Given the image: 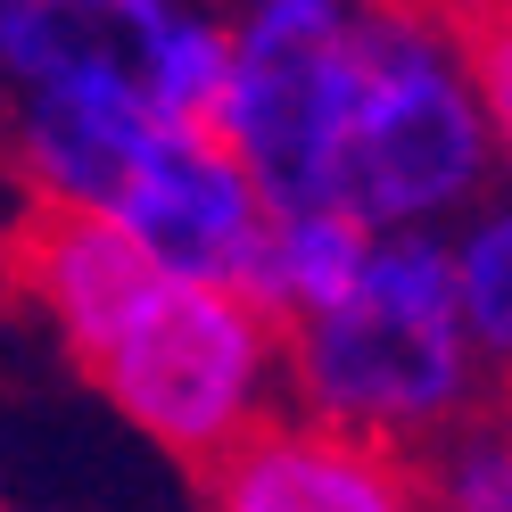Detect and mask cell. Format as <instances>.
<instances>
[{
  "instance_id": "52a82bcc",
  "label": "cell",
  "mask_w": 512,
  "mask_h": 512,
  "mask_svg": "<svg viewBox=\"0 0 512 512\" xmlns=\"http://www.w3.org/2000/svg\"><path fill=\"white\" fill-rule=\"evenodd\" d=\"M207 479V512H438L430 471L405 438H380L356 422H256L223 446Z\"/></svg>"
},
{
  "instance_id": "7c38bea8",
  "label": "cell",
  "mask_w": 512,
  "mask_h": 512,
  "mask_svg": "<svg viewBox=\"0 0 512 512\" xmlns=\"http://www.w3.org/2000/svg\"><path fill=\"white\" fill-rule=\"evenodd\" d=\"M488 405H496L504 422H512V372H496V380H488Z\"/></svg>"
},
{
  "instance_id": "30bf717a",
  "label": "cell",
  "mask_w": 512,
  "mask_h": 512,
  "mask_svg": "<svg viewBox=\"0 0 512 512\" xmlns=\"http://www.w3.org/2000/svg\"><path fill=\"white\" fill-rule=\"evenodd\" d=\"M446 256H455V306L479 364L512 372V207H488Z\"/></svg>"
},
{
  "instance_id": "277c9868",
  "label": "cell",
  "mask_w": 512,
  "mask_h": 512,
  "mask_svg": "<svg viewBox=\"0 0 512 512\" xmlns=\"http://www.w3.org/2000/svg\"><path fill=\"white\" fill-rule=\"evenodd\" d=\"M479 174H488V116H479L455 50L438 42V25L422 9H364L339 207H356L372 232L430 223L463 207Z\"/></svg>"
},
{
  "instance_id": "3957f363",
  "label": "cell",
  "mask_w": 512,
  "mask_h": 512,
  "mask_svg": "<svg viewBox=\"0 0 512 512\" xmlns=\"http://www.w3.org/2000/svg\"><path fill=\"white\" fill-rule=\"evenodd\" d=\"M364 0H248L223 58L215 133L265 207H339V149L356 108Z\"/></svg>"
},
{
  "instance_id": "7a4b0ae2",
  "label": "cell",
  "mask_w": 512,
  "mask_h": 512,
  "mask_svg": "<svg viewBox=\"0 0 512 512\" xmlns=\"http://www.w3.org/2000/svg\"><path fill=\"white\" fill-rule=\"evenodd\" d=\"M75 372L141 438L199 471L265 413V389L281 372V314L232 281H190L157 265L75 356Z\"/></svg>"
},
{
  "instance_id": "4fadbf2b",
  "label": "cell",
  "mask_w": 512,
  "mask_h": 512,
  "mask_svg": "<svg viewBox=\"0 0 512 512\" xmlns=\"http://www.w3.org/2000/svg\"><path fill=\"white\" fill-rule=\"evenodd\" d=\"M364 9H422V0H364Z\"/></svg>"
},
{
  "instance_id": "6da1fadb",
  "label": "cell",
  "mask_w": 512,
  "mask_h": 512,
  "mask_svg": "<svg viewBox=\"0 0 512 512\" xmlns=\"http://www.w3.org/2000/svg\"><path fill=\"white\" fill-rule=\"evenodd\" d=\"M471 356L479 347L455 306V256L413 223L372 232V256L347 281V298L281 314V372L298 405L405 446H422L430 430L479 405Z\"/></svg>"
},
{
  "instance_id": "8fae6325",
  "label": "cell",
  "mask_w": 512,
  "mask_h": 512,
  "mask_svg": "<svg viewBox=\"0 0 512 512\" xmlns=\"http://www.w3.org/2000/svg\"><path fill=\"white\" fill-rule=\"evenodd\" d=\"M438 42L471 75V100L488 116V141L512 157V0H422Z\"/></svg>"
},
{
  "instance_id": "5b68a950",
  "label": "cell",
  "mask_w": 512,
  "mask_h": 512,
  "mask_svg": "<svg viewBox=\"0 0 512 512\" xmlns=\"http://www.w3.org/2000/svg\"><path fill=\"white\" fill-rule=\"evenodd\" d=\"M232 25L182 0H0V91H108L215 124Z\"/></svg>"
},
{
  "instance_id": "8992f818",
  "label": "cell",
  "mask_w": 512,
  "mask_h": 512,
  "mask_svg": "<svg viewBox=\"0 0 512 512\" xmlns=\"http://www.w3.org/2000/svg\"><path fill=\"white\" fill-rule=\"evenodd\" d=\"M100 215H116L166 273L232 281L248 298H256V281H265L273 207H265V190L248 182V166L232 157V141H223L215 124L157 116Z\"/></svg>"
},
{
  "instance_id": "9c48e42d",
  "label": "cell",
  "mask_w": 512,
  "mask_h": 512,
  "mask_svg": "<svg viewBox=\"0 0 512 512\" xmlns=\"http://www.w3.org/2000/svg\"><path fill=\"white\" fill-rule=\"evenodd\" d=\"M413 455L430 471L438 512H512V422L488 397L471 413H455L446 430H430Z\"/></svg>"
},
{
  "instance_id": "ba28073f",
  "label": "cell",
  "mask_w": 512,
  "mask_h": 512,
  "mask_svg": "<svg viewBox=\"0 0 512 512\" xmlns=\"http://www.w3.org/2000/svg\"><path fill=\"white\" fill-rule=\"evenodd\" d=\"M149 273H157V256L100 207L25 190L17 215L0 223V281H9L25 306L50 314L58 339H67V356H83V347L116 323V306L133 298Z\"/></svg>"
}]
</instances>
